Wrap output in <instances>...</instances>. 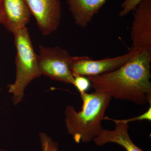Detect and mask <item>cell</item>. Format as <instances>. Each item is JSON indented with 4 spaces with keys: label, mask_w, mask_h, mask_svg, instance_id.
<instances>
[{
    "label": "cell",
    "mask_w": 151,
    "mask_h": 151,
    "mask_svg": "<svg viewBox=\"0 0 151 151\" xmlns=\"http://www.w3.org/2000/svg\"><path fill=\"white\" fill-rule=\"evenodd\" d=\"M3 13V0H0V22Z\"/></svg>",
    "instance_id": "obj_15"
},
{
    "label": "cell",
    "mask_w": 151,
    "mask_h": 151,
    "mask_svg": "<svg viewBox=\"0 0 151 151\" xmlns=\"http://www.w3.org/2000/svg\"><path fill=\"white\" fill-rule=\"evenodd\" d=\"M151 51H138L121 67L102 75L88 76L95 92L137 105L151 104Z\"/></svg>",
    "instance_id": "obj_1"
},
{
    "label": "cell",
    "mask_w": 151,
    "mask_h": 151,
    "mask_svg": "<svg viewBox=\"0 0 151 151\" xmlns=\"http://www.w3.org/2000/svg\"><path fill=\"white\" fill-rule=\"evenodd\" d=\"M31 15L25 0H3V13L0 24L13 33L26 27L29 22Z\"/></svg>",
    "instance_id": "obj_8"
},
{
    "label": "cell",
    "mask_w": 151,
    "mask_h": 151,
    "mask_svg": "<svg viewBox=\"0 0 151 151\" xmlns=\"http://www.w3.org/2000/svg\"><path fill=\"white\" fill-rule=\"evenodd\" d=\"M104 120H110L114 122L115 128L112 130L103 129L93 140L96 145L101 147L108 143H115L124 148L126 151H143L131 139L128 132L129 124L107 116H105Z\"/></svg>",
    "instance_id": "obj_9"
},
{
    "label": "cell",
    "mask_w": 151,
    "mask_h": 151,
    "mask_svg": "<svg viewBox=\"0 0 151 151\" xmlns=\"http://www.w3.org/2000/svg\"><path fill=\"white\" fill-rule=\"evenodd\" d=\"M0 151H7L5 150H3V149H0Z\"/></svg>",
    "instance_id": "obj_16"
},
{
    "label": "cell",
    "mask_w": 151,
    "mask_h": 151,
    "mask_svg": "<svg viewBox=\"0 0 151 151\" xmlns=\"http://www.w3.org/2000/svg\"><path fill=\"white\" fill-rule=\"evenodd\" d=\"M138 51L131 48L123 55L100 60H94L88 56L71 57L70 68L73 77L76 76H97L116 70L128 62Z\"/></svg>",
    "instance_id": "obj_5"
},
{
    "label": "cell",
    "mask_w": 151,
    "mask_h": 151,
    "mask_svg": "<svg viewBox=\"0 0 151 151\" xmlns=\"http://www.w3.org/2000/svg\"><path fill=\"white\" fill-rule=\"evenodd\" d=\"M17 49L16 75L14 83L8 84L9 93L12 94L14 105L22 102L26 88L29 83L41 76L38 64L37 55L34 50L28 29L24 27L13 33Z\"/></svg>",
    "instance_id": "obj_3"
},
{
    "label": "cell",
    "mask_w": 151,
    "mask_h": 151,
    "mask_svg": "<svg viewBox=\"0 0 151 151\" xmlns=\"http://www.w3.org/2000/svg\"><path fill=\"white\" fill-rule=\"evenodd\" d=\"M31 14L43 35L55 31L60 23L61 6L60 0H25Z\"/></svg>",
    "instance_id": "obj_6"
},
{
    "label": "cell",
    "mask_w": 151,
    "mask_h": 151,
    "mask_svg": "<svg viewBox=\"0 0 151 151\" xmlns=\"http://www.w3.org/2000/svg\"><path fill=\"white\" fill-rule=\"evenodd\" d=\"M82 101L81 111L67 105L64 111L68 133L76 143L93 141L103 129L101 124L112 98L103 92H84L80 94Z\"/></svg>",
    "instance_id": "obj_2"
},
{
    "label": "cell",
    "mask_w": 151,
    "mask_h": 151,
    "mask_svg": "<svg viewBox=\"0 0 151 151\" xmlns=\"http://www.w3.org/2000/svg\"><path fill=\"white\" fill-rule=\"evenodd\" d=\"M0 90H1V89H0Z\"/></svg>",
    "instance_id": "obj_17"
},
{
    "label": "cell",
    "mask_w": 151,
    "mask_h": 151,
    "mask_svg": "<svg viewBox=\"0 0 151 151\" xmlns=\"http://www.w3.org/2000/svg\"><path fill=\"white\" fill-rule=\"evenodd\" d=\"M120 122L126 124H129L130 122H136V121H141L143 120H147L149 122L151 121V106H150L149 109L146 111L145 113H143L140 116L137 117H133L130 119H122V120H119Z\"/></svg>",
    "instance_id": "obj_14"
},
{
    "label": "cell",
    "mask_w": 151,
    "mask_h": 151,
    "mask_svg": "<svg viewBox=\"0 0 151 151\" xmlns=\"http://www.w3.org/2000/svg\"><path fill=\"white\" fill-rule=\"evenodd\" d=\"M107 0H67L68 9L76 24L86 27Z\"/></svg>",
    "instance_id": "obj_10"
},
{
    "label": "cell",
    "mask_w": 151,
    "mask_h": 151,
    "mask_svg": "<svg viewBox=\"0 0 151 151\" xmlns=\"http://www.w3.org/2000/svg\"><path fill=\"white\" fill-rule=\"evenodd\" d=\"M141 1L142 0H125L121 6L122 10L119 13V16L124 17L127 16L132 11L134 12Z\"/></svg>",
    "instance_id": "obj_13"
},
{
    "label": "cell",
    "mask_w": 151,
    "mask_h": 151,
    "mask_svg": "<svg viewBox=\"0 0 151 151\" xmlns=\"http://www.w3.org/2000/svg\"><path fill=\"white\" fill-rule=\"evenodd\" d=\"M38 64L41 75L66 84L73 85L74 77L70 68L71 56L59 47H46L40 45Z\"/></svg>",
    "instance_id": "obj_4"
},
{
    "label": "cell",
    "mask_w": 151,
    "mask_h": 151,
    "mask_svg": "<svg viewBox=\"0 0 151 151\" xmlns=\"http://www.w3.org/2000/svg\"><path fill=\"white\" fill-rule=\"evenodd\" d=\"M39 139L42 151H59L58 143L45 133H40Z\"/></svg>",
    "instance_id": "obj_11"
},
{
    "label": "cell",
    "mask_w": 151,
    "mask_h": 151,
    "mask_svg": "<svg viewBox=\"0 0 151 151\" xmlns=\"http://www.w3.org/2000/svg\"><path fill=\"white\" fill-rule=\"evenodd\" d=\"M131 38L132 48L151 51V0H142L134 11Z\"/></svg>",
    "instance_id": "obj_7"
},
{
    "label": "cell",
    "mask_w": 151,
    "mask_h": 151,
    "mask_svg": "<svg viewBox=\"0 0 151 151\" xmlns=\"http://www.w3.org/2000/svg\"><path fill=\"white\" fill-rule=\"evenodd\" d=\"M73 85L80 94L86 92L91 86V82L86 76H76L74 77Z\"/></svg>",
    "instance_id": "obj_12"
}]
</instances>
